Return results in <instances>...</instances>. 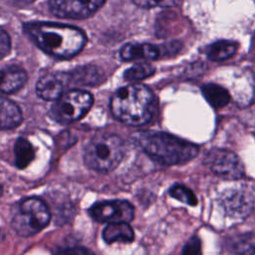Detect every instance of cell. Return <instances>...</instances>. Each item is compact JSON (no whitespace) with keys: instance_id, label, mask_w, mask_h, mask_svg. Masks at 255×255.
<instances>
[{"instance_id":"9c48e42d","label":"cell","mask_w":255,"mask_h":255,"mask_svg":"<svg viewBox=\"0 0 255 255\" xmlns=\"http://www.w3.org/2000/svg\"><path fill=\"white\" fill-rule=\"evenodd\" d=\"M106 0H49L53 15L66 19H85L92 16Z\"/></svg>"},{"instance_id":"6da1fadb","label":"cell","mask_w":255,"mask_h":255,"mask_svg":"<svg viewBox=\"0 0 255 255\" xmlns=\"http://www.w3.org/2000/svg\"><path fill=\"white\" fill-rule=\"evenodd\" d=\"M24 31L37 47L59 59L76 56L87 42L81 29L65 24L31 22L24 25Z\"/></svg>"},{"instance_id":"83f0119b","label":"cell","mask_w":255,"mask_h":255,"mask_svg":"<svg viewBox=\"0 0 255 255\" xmlns=\"http://www.w3.org/2000/svg\"><path fill=\"white\" fill-rule=\"evenodd\" d=\"M2 192H3V188H2V186H1V184H0V196L2 195Z\"/></svg>"},{"instance_id":"30bf717a","label":"cell","mask_w":255,"mask_h":255,"mask_svg":"<svg viewBox=\"0 0 255 255\" xmlns=\"http://www.w3.org/2000/svg\"><path fill=\"white\" fill-rule=\"evenodd\" d=\"M71 83L69 73L55 72L42 76L36 84L37 95L46 101H57Z\"/></svg>"},{"instance_id":"8992f818","label":"cell","mask_w":255,"mask_h":255,"mask_svg":"<svg viewBox=\"0 0 255 255\" xmlns=\"http://www.w3.org/2000/svg\"><path fill=\"white\" fill-rule=\"evenodd\" d=\"M93 105V96L82 90L64 93L51 107V118L60 124H72L82 119Z\"/></svg>"},{"instance_id":"cb8c5ba5","label":"cell","mask_w":255,"mask_h":255,"mask_svg":"<svg viewBox=\"0 0 255 255\" xmlns=\"http://www.w3.org/2000/svg\"><path fill=\"white\" fill-rule=\"evenodd\" d=\"M176 0H132V2L143 8H152V7H168L174 4Z\"/></svg>"},{"instance_id":"5b68a950","label":"cell","mask_w":255,"mask_h":255,"mask_svg":"<svg viewBox=\"0 0 255 255\" xmlns=\"http://www.w3.org/2000/svg\"><path fill=\"white\" fill-rule=\"evenodd\" d=\"M51 218L47 204L37 198L28 197L23 199L12 217L11 226L21 236L29 237L47 226Z\"/></svg>"},{"instance_id":"484cf974","label":"cell","mask_w":255,"mask_h":255,"mask_svg":"<svg viewBox=\"0 0 255 255\" xmlns=\"http://www.w3.org/2000/svg\"><path fill=\"white\" fill-rule=\"evenodd\" d=\"M55 255H95L91 250L81 247V246H74L61 249Z\"/></svg>"},{"instance_id":"2e32d148","label":"cell","mask_w":255,"mask_h":255,"mask_svg":"<svg viewBox=\"0 0 255 255\" xmlns=\"http://www.w3.org/2000/svg\"><path fill=\"white\" fill-rule=\"evenodd\" d=\"M202 95L213 108L220 109L225 107L229 101L230 96L227 90L216 84H205L202 89Z\"/></svg>"},{"instance_id":"ffe728a7","label":"cell","mask_w":255,"mask_h":255,"mask_svg":"<svg viewBox=\"0 0 255 255\" xmlns=\"http://www.w3.org/2000/svg\"><path fill=\"white\" fill-rule=\"evenodd\" d=\"M231 250L239 255H255V233L240 234L231 240Z\"/></svg>"},{"instance_id":"ba28073f","label":"cell","mask_w":255,"mask_h":255,"mask_svg":"<svg viewBox=\"0 0 255 255\" xmlns=\"http://www.w3.org/2000/svg\"><path fill=\"white\" fill-rule=\"evenodd\" d=\"M89 213L91 217L101 223H129L133 219L134 209L127 200H105L93 204Z\"/></svg>"},{"instance_id":"4fadbf2b","label":"cell","mask_w":255,"mask_h":255,"mask_svg":"<svg viewBox=\"0 0 255 255\" xmlns=\"http://www.w3.org/2000/svg\"><path fill=\"white\" fill-rule=\"evenodd\" d=\"M27 80V73L20 67L12 66L0 69V92L14 93L21 89Z\"/></svg>"},{"instance_id":"44dd1931","label":"cell","mask_w":255,"mask_h":255,"mask_svg":"<svg viewBox=\"0 0 255 255\" xmlns=\"http://www.w3.org/2000/svg\"><path fill=\"white\" fill-rule=\"evenodd\" d=\"M153 73L154 68L151 65L147 63H138L128 69L124 74V78L128 82L135 83L151 76Z\"/></svg>"},{"instance_id":"5bb4252c","label":"cell","mask_w":255,"mask_h":255,"mask_svg":"<svg viewBox=\"0 0 255 255\" xmlns=\"http://www.w3.org/2000/svg\"><path fill=\"white\" fill-rule=\"evenodd\" d=\"M23 120L22 112L19 107L0 96V129H12L21 125Z\"/></svg>"},{"instance_id":"4316f807","label":"cell","mask_w":255,"mask_h":255,"mask_svg":"<svg viewBox=\"0 0 255 255\" xmlns=\"http://www.w3.org/2000/svg\"><path fill=\"white\" fill-rule=\"evenodd\" d=\"M11 1L18 5H29V4L33 3L35 0H11Z\"/></svg>"},{"instance_id":"7a4b0ae2","label":"cell","mask_w":255,"mask_h":255,"mask_svg":"<svg viewBox=\"0 0 255 255\" xmlns=\"http://www.w3.org/2000/svg\"><path fill=\"white\" fill-rule=\"evenodd\" d=\"M113 116L129 126L148 123L155 112V98L143 85L129 84L118 89L110 102Z\"/></svg>"},{"instance_id":"3957f363","label":"cell","mask_w":255,"mask_h":255,"mask_svg":"<svg viewBox=\"0 0 255 255\" xmlns=\"http://www.w3.org/2000/svg\"><path fill=\"white\" fill-rule=\"evenodd\" d=\"M133 138L148 156L166 165L184 163L198 152L197 145L166 132L141 131Z\"/></svg>"},{"instance_id":"52a82bcc","label":"cell","mask_w":255,"mask_h":255,"mask_svg":"<svg viewBox=\"0 0 255 255\" xmlns=\"http://www.w3.org/2000/svg\"><path fill=\"white\" fill-rule=\"evenodd\" d=\"M204 163L213 173L226 179H239L244 174L240 158L228 149H210L204 157Z\"/></svg>"},{"instance_id":"7402d4cb","label":"cell","mask_w":255,"mask_h":255,"mask_svg":"<svg viewBox=\"0 0 255 255\" xmlns=\"http://www.w3.org/2000/svg\"><path fill=\"white\" fill-rule=\"evenodd\" d=\"M169 195L185 204L194 206L197 204V198L193 191L182 184H174L169 189Z\"/></svg>"},{"instance_id":"7c38bea8","label":"cell","mask_w":255,"mask_h":255,"mask_svg":"<svg viewBox=\"0 0 255 255\" xmlns=\"http://www.w3.org/2000/svg\"><path fill=\"white\" fill-rule=\"evenodd\" d=\"M120 55L125 61H146L157 59L160 56V50L158 47L151 44L128 43L122 48Z\"/></svg>"},{"instance_id":"ac0fdd59","label":"cell","mask_w":255,"mask_h":255,"mask_svg":"<svg viewBox=\"0 0 255 255\" xmlns=\"http://www.w3.org/2000/svg\"><path fill=\"white\" fill-rule=\"evenodd\" d=\"M15 165L23 169L25 168L35 157V149L31 142L24 137H19L14 145Z\"/></svg>"},{"instance_id":"d6986e66","label":"cell","mask_w":255,"mask_h":255,"mask_svg":"<svg viewBox=\"0 0 255 255\" xmlns=\"http://www.w3.org/2000/svg\"><path fill=\"white\" fill-rule=\"evenodd\" d=\"M69 74L71 82L81 85H95L101 82V77H103L96 67H82Z\"/></svg>"},{"instance_id":"9a60e30c","label":"cell","mask_w":255,"mask_h":255,"mask_svg":"<svg viewBox=\"0 0 255 255\" xmlns=\"http://www.w3.org/2000/svg\"><path fill=\"white\" fill-rule=\"evenodd\" d=\"M103 239L107 243L125 242L129 243L134 238V233L130 225L127 222L108 224L102 233Z\"/></svg>"},{"instance_id":"603a6c76","label":"cell","mask_w":255,"mask_h":255,"mask_svg":"<svg viewBox=\"0 0 255 255\" xmlns=\"http://www.w3.org/2000/svg\"><path fill=\"white\" fill-rule=\"evenodd\" d=\"M182 255H202L200 239L197 236L191 237L185 243L182 249Z\"/></svg>"},{"instance_id":"8fae6325","label":"cell","mask_w":255,"mask_h":255,"mask_svg":"<svg viewBox=\"0 0 255 255\" xmlns=\"http://www.w3.org/2000/svg\"><path fill=\"white\" fill-rule=\"evenodd\" d=\"M225 212L231 217H245L253 207L252 196L242 190H227L220 198Z\"/></svg>"},{"instance_id":"d4e9b609","label":"cell","mask_w":255,"mask_h":255,"mask_svg":"<svg viewBox=\"0 0 255 255\" xmlns=\"http://www.w3.org/2000/svg\"><path fill=\"white\" fill-rule=\"evenodd\" d=\"M11 50V40L8 33L0 28V60L6 57Z\"/></svg>"},{"instance_id":"277c9868","label":"cell","mask_w":255,"mask_h":255,"mask_svg":"<svg viewBox=\"0 0 255 255\" xmlns=\"http://www.w3.org/2000/svg\"><path fill=\"white\" fill-rule=\"evenodd\" d=\"M124 153V141L119 135L112 132H99L86 145L84 161L89 168L108 173L120 164Z\"/></svg>"},{"instance_id":"e0dca14e","label":"cell","mask_w":255,"mask_h":255,"mask_svg":"<svg viewBox=\"0 0 255 255\" xmlns=\"http://www.w3.org/2000/svg\"><path fill=\"white\" fill-rule=\"evenodd\" d=\"M237 43L228 40H220L207 47V57L212 61H223L233 56L237 50Z\"/></svg>"}]
</instances>
